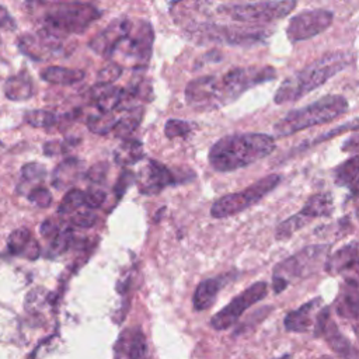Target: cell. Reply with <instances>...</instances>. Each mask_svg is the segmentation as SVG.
Listing matches in <instances>:
<instances>
[{"instance_id":"cell-39","label":"cell","mask_w":359,"mask_h":359,"mask_svg":"<svg viewBox=\"0 0 359 359\" xmlns=\"http://www.w3.org/2000/svg\"><path fill=\"white\" fill-rule=\"evenodd\" d=\"M105 192L101 189H90L86 192V206L87 209H97L101 208L105 201Z\"/></svg>"},{"instance_id":"cell-19","label":"cell","mask_w":359,"mask_h":359,"mask_svg":"<svg viewBox=\"0 0 359 359\" xmlns=\"http://www.w3.org/2000/svg\"><path fill=\"white\" fill-rule=\"evenodd\" d=\"M91 100L100 112L112 114L115 109H122L123 88L97 83L91 90Z\"/></svg>"},{"instance_id":"cell-44","label":"cell","mask_w":359,"mask_h":359,"mask_svg":"<svg viewBox=\"0 0 359 359\" xmlns=\"http://www.w3.org/2000/svg\"><path fill=\"white\" fill-rule=\"evenodd\" d=\"M290 355H285V356H280V358H276V359H289Z\"/></svg>"},{"instance_id":"cell-42","label":"cell","mask_w":359,"mask_h":359,"mask_svg":"<svg viewBox=\"0 0 359 359\" xmlns=\"http://www.w3.org/2000/svg\"><path fill=\"white\" fill-rule=\"evenodd\" d=\"M59 231H60V230L57 229V226H56L55 223H52L50 220L43 222L42 226H41V234H42L45 238H50L52 241L57 237Z\"/></svg>"},{"instance_id":"cell-37","label":"cell","mask_w":359,"mask_h":359,"mask_svg":"<svg viewBox=\"0 0 359 359\" xmlns=\"http://www.w3.org/2000/svg\"><path fill=\"white\" fill-rule=\"evenodd\" d=\"M97 222V216L95 213H93L90 209L84 210V212H76L72 217H70V223L73 226H77V227H93Z\"/></svg>"},{"instance_id":"cell-32","label":"cell","mask_w":359,"mask_h":359,"mask_svg":"<svg viewBox=\"0 0 359 359\" xmlns=\"http://www.w3.org/2000/svg\"><path fill=\"white\" fill-rule=\"evenodd\" d=\"M24 121L34 128H50L56 123L57 118L53 112L43 109H32L24 114Z\"/></svg>"},{"instance_id":"cell-13","label":"cell","mask_w":359,"mask_h":359,"mask_svg":"<svg viewBox=\"0 0 359 359\" xmlns=\"http://www.w3.org/2000/svg\"><path fill=\"white\" fill-rule=\"evenodd\" d=\"M334 14L325 8L304 10L289 20L286 36L292 43L310 39L324 32L332 22Z\"/></svg>"},{"instance_id":"cell-22","label":"cell","mask_w":359,"mask_h":359,"mask_svg":"<svg viewBox=\"0 0 359 359\" xmlns=\"http://www.w3.org/2000/svg\"><path fill=\"white\" fill-rule=\"evenodd\" d=\"M84 171V163L79 158H66L52 172V185L55 188H66L76 182Z\"/></svg>"},{"instance_id":"cell-23","label":"cell","mask_w":359,"mask_h":359,"mask_svg":"<svg viewBox=\"0 0 359 359\" xmlns=\"http://www.w3.org/2000/svg\"><path fill=\"white\" fill-rule=\"evenodd\" d=\"M34 93V83L31 77L24 72L8 77L4 83V94L11 101H25L31 98Z\"/></svg>"},{"instance_id":"cell-5","label":"cell","mask_w":359,"mask_h":359,"mask_svg":"<svg viewBox=\"0 0 359 359\" xmlns=\"http://www.w3.org/2000/svg\"><path fill=\"white\" fill-rule=\"evenodd\" d=\"M349 109L348 100L339 94H328L317 101L289 111L273 125V132L279 137L294 135L316 125H323L342 116Z\"/></svg>"},{"instance_id":"cell-8","label":"cell","mask_w":359,"mask_h":359,"mask_svg":"<svg viewBox=\"0 0 359 359\" xmlns=\"http://www.w3.org/2000/svg\"><path fill=\"white\" fill-rule=\"evenodd\" d=\"M280 180L282 177L279 174H269L252 182L240 192L223 195L222 198L213 202L210 208V215L215 219H223L238 215L243 210L262 201L269 192H272L279 185Z\"/></svg>"},{"instance_id":"cell-29","label":"cell","mask_w":359,"mask_h":359,"mask_svg":"<svg viewBox=\"0 0 359 359\" xmlns=\"http://www.w3.org/2000/svg\"><path fill=\"white\" fill-rule=\"evenodd\" d=\"M83 205H86V192L80 189H70L62 199L57 213L62 216L74 215Z\"/></svg>"},{"instance_id":"cell-18","label":"cell","mask_w":359,"mask_h":359,"mask_svg":"<svg viewBox=\"0 0 359 359\" xmlns=\"http://www.w3.org/2000/svg\"><path fill=\"white\" fill-rule=\"evenodd\" d=\"M323 299L321 297H314L309 300L307 303L302 304L299 309L289 311L285 317V328L290 332H306L309 331L313 324L316 323V316L314 313L318 310L321 306Z\"/></svg>"},{"instance_id":"cell-30","label":"cell","mask_w":359,"mask_h":359,"mask_svg":"<svg viewBox=\"0 0 359 359\" xmlns=\"http://www.w3.org/2000/svg\"><path fill=\"white\" fill-rule=\"evenodd\" d=\"M116 119L112 114H102L98 112L95 115H91L87 121V126L93 133L98 135H107L108 132L114 130L116 126Z\"/></svg>"},{"instance_id":"cell-1","label":"cell","mask_w":359,"mask_h":359,"mask_svg":"<svg viewBox=\"0 0 359 359\" xmlns=\"http://www.w3.org/2000/svg\"><path fill=\"white\" fill-rule=\"evenodd\" d=\"M275 77L276 70L272 66L234 67L220 76L210 74L189 81L185 87V100L196 111H213L236 101L247 90L275 80Z\"/></svg>"},{"instance_id":"cell-14","label":"cell","mask_w":359,"mask_h":359,"mask_svg":"<svg viewBox=\"0 0 359 359\" xmlns=\"http://www.w3.org/2000/svg\"><path fill=\"white\" fill-rule=\"evenodd\" d=\"M331 275H344L348 286L359 287V241L348 243L346 245L331 254L324 265Z\"/></svg>"},{"instance_id":"cell-6","label":"cell","mask_w":359,"mask_h":359,"mask_svg":"<svg viewBox=\"0 0 359 359\" xmlns=\"http://www.w3.org/2000/svg\"><path fill=\"white\" fill-rule=\"evenodd\" d=\"M330 245H307L283 261L278 262L272 273V289L278 294L283 292L293 280H300L316 273L328 259Z\"/></svg>"},{"instance_id":"cell-34","label":"cell","mask_w":359,"mask_h":359,"mask_svg":"<svg viewBox=\"0 0 359 359\" xmlns=\"http://www.w3.org/2000/svg\"><path fill=\"white\" fill-rule=\"evenodd\" d=\"M21 174H22L24 181L38 182V181H42L45 178L46 170H45V165H42L39 163H28L22 167Z\"/></svg>"},{"instance_id":"cell-12","label":"cell","mask_w":359,"mask_h":359,"mask_svg":"<svg viewBox=\"0 0 359 359\" xmlns=\"http://www.w3.org/2000/svg\"><path fill=\"white\" fill-rule=\"evenodd\" d=\"M268 294V283L266 282H255L247 289H244L240 294H237L229 304H226L222 310H219L212 318L210 325L217 330L223 331L234 325L243 313L254 306L255 303L265 299Z\"/></svg>"},{"instance_id":"cell-43","label":"cell","mask_w":359,"mask_h":359,"mask_svg":"<svg viewBox=\"0 0 359 359\" xmlns=\"http://www.w3.org/2000/svg\"><path fill=\"white\" fill-rule=\"evenodd\" d=\"M132 180H133V174L128 172V171H123L118 184H116V187H115V192L118 194V191H119V196H121L125 192V189L128 188V185H130Z\"/></svg>"},{"instance_id":"cell-15","label":"cell","mask_w":359,"mask_h":359,"mask_svg":"<svg viewBox=\"0 0 359 359\" xmlns=\"http://www.w3.org/2000/svg\"><path fill=\"white\" fill-rule=\"evenodd\" d=\"M18 48L34 60H48L63 52L60 36L42 29L36 34H24L18 39Z\"/></svg>"},{"instance_id":"cell-21","label":"cell","mask_w":359,"mask_h":359,"mask_svg":"<svg viewBox=\"0 0 359 359\" xmlns=\"http://www.w3.org/2000/svg\"><path fill=\"white\" fill-rule=\"evenodd\" d=\"M227 279H229L227 275H222V276L209 278V279L202 280L194 292V297H192L194 309L196 311H203V310L212 307L220 289L226 285Z\"/></svg>"},{"instance_id":"cell-25","label":"cell","mask_w":359,"mask_h":359,"mask_svg":"<svg viewBox=\"0 0 359 359\" xmlns=\"http://www.w3.org/2000/svg\"><path fill=\"white\" fill-rule=\"evenodd\" d=\"M335 310L341 317L358 320L359 318V290L352 286L342 287L335 300Z\"/></svg>"},{"instance_id":"cell-11","label":"cell","mask_w":359,"mask_h":359,"mask_svg":"<svg viewBox=\"0 0 359 359\" xmlns=\"http://www.w3.org/2000/svg\"><path fill=\"white\" fill-rule=\"evenodd\" d=\"M334 210V198L330 192L313 194L303 208L293 216L280 222L275 230V238L283 241L290 238L296 231L307 226L313 219L331 216Z\"/></svg>"},{"instance_id":"cell-41","label":"cell","mask_w":359,"mask_h":359,"mask_svg":"<svg viewBox=\"0 0 359 359\" xmlns=\"http://www.w3.org/2000/svg\"><path fill=\"white\" fill-rule=\"evenodd\" d=\"M0 29H6V31L15 29V21L1 4H0Z\"/></svg>"},{"instance_id":"cell-31","label":"cell","mask_w":359,"mask_h":359,"mask_svg":"<svg viewBox=\"0 0 359 359\" xmlns=\"http://www.w3.org/2000/svg\"><path fill=\"white\" fill-rule=\"evenodd\" d=\"M352 130H359V116L353 118V119H351V121H348V122H345V123H342V125H339V126H337L334 129H330L328 132L321 133L320 136L306 142L304 146H309V147L317 146V144H320V143H323L325 140H330V139H332V137H335L338 135H342L344 132H352Z\"/></svg>"},{"instance_id":"cell-7","label":"cell","mask_w":359,"mask_h":359,"mask_svg":"<svg viewBox=\"0 0 359 359\" xmlns=\"http://www.w3.org/2000/svg\"><path fill=\"white\" fill-rule=\"evenodd\" d=\"M100 17L101 11L93 4L69 1L50 4L42 21L43 29L60 36L62 34H81Z\"/></svg>"},{"instance_id":"cell-35","label":"cell","mask_w":359,"mask_h":359,"mask_svg":"<svg viewBox=\"0 0 359 359\" xmlns=\"http://www.w3.org/2000/svg\"><path fill=\"white\" fill-rule=\"evenodd\" d=\"M27 196L34 205H36L39 208H48L52 202V195L45 187L32 188Z\"/></svg>"},{"instance_id":"cell-3","label":"cell","mask_w":359,"mask_h":359,"mask_svg":"<svg viewBox=\"0 0 359 359\" xmlns=\"http://www.w3.org/2000/svg\"><path fill=\"white\" fill-rule=\"evenodd\" d=\"M275 139L266 133H234L220 137L209 150L210 167L219 172L251 165L273 153Z\"/></svg>"},{"instance_id":"cell-16","label":"cell","mask_w":359,"mask_h":359,"mask_svg":"<svg viewBox=\"0 0 359 359\" xmlns=\"http://www.w3.org/2000/svg\"><path fill=\"white\" fill-rule=\"evenodd\" d=\"M136 181H137L140 194L156 195V194L161 192L164 188L174 185L175 175L164 164H161L156 160H149L140 168Z\"/></svg>"},{"instance_id":"cell-17","label":"cell","mask_w":359,"mask_h":359,"mask_svg":"<svg viewBox=\"0 0 359 359\" xmlns=\"http://www.w3.org/2000/svg\"><path fill=\"white\" fill-rule=\"evenodd\" d=\"M146 338L140 327H130L121 332L114 346V359H143Z\"/></svg>"},{"instance_id":"cell-40","label":"cell","mask_w":359,"mask_h":359,"mask_svg":"<svg viewBox=\"0 0 359 359\" xmlns=\"http://www.w3.org/2000/svg\"><path fill=\"white\" fill-rule=\"evenodd\" d=\"M107 172H108V164L100 163V164H97V165H94L88 170L87 177L90 178L91 182H102Z\"/></svg>"},{"instance_id":"cell-26","label":"cell","mask_w":359,"mask_h":359,"mask_svg":"<svg viewBox=\"0 0 359 359\" xmlns=\"http://www.w3.org/2000/svg\"><path fill=\"white\" fill-rule=\"evenodd\" d=\"M143 147L139 140L135 139H125L114 151V157L116 164L122 167H128L136 164L143 158Z\"/></svg>"},{"instance_id":"cell-33","label":"cell","mask_w":359,"mask_h":359,"mask_svg":"<svg viewBox=\"0 0 359 359\" xmlns=\"http://www.w3.org/2000/svg\"><path fill=\"white\" fill-rule=\"evenodd\" d=\"M191 132V126L188 122L181 119H168L164 126V133L167 137H184Z\"/></svg>"},{"instance_id":"cell-9","label":"cell","mask_w":359,"mask_h":359,"mask_svg":"<svg viewBox=\"0 0 359 359\" xmlns=\"http://www.w3.org/2000/svg\"><path fill=\"white\" fill-rule=\"evenodd\" d=\"M297 3L285 1H258V3H229L219 4L216 14L240 22H271L290 14Z\"/></svg>"},{"instance_id":"cell-10","label":"cell","mask_w":359,"mask_h":359,"mask_svg":"<svg viewBox=\"0 0 359 359\" xmlns=\"http://www.w3.org/2000/svg\"><path fill=\"white\" fill-rule=\"evenodd\" d=\"M188 32L196 41H208V42H226L229 45H240L250 46L255 43L265 42V39L271 35L266 29H250L240 27H226L210 22L194 24Z\"/></svg>"},{"instance_id":"cell-24","label":"cell","mask_w":359,"mask_h":359,"mask_svg":"<svg viewBox=\"0 0 359 359\" xmlns=\"http://www.w3.org/2000/svg\"><path fill=\"white\" fill-rule=\"evenodd\" d=\"M41 77L50 84L72 86L84 79V72L81 69L49 66L41 72Z\"/></svg>"},{"instance_id":"cell-28","label":"cell","mask_w":359,"mask_h":359,"mask_svg":"<svg viewBox=\"0 0 359 359\" xmlns=\"http://www.w3.org/2000/svg\"><path fill=\"white\" fill-rule=\"evenodd\" d=\"M142 115H143V109L140 107H135L129 109L121 119H118L116 126L114 129L115 135L119 137L129 136L139 126L142 121Z\"/></svg>"},{"instance_id":"cell-20","label":"cell","mask_w":359,"mask_h":359,"mask_svg":"<svg viewBox=\"0 0 359 359\" xmlns=\"http://www.w3.org/2000/svg\"><path fill=\"white\" fill-rule=\"evenodd\" d=\"M7 247L11 254L27 259H36L41 252L38 241L25 227H20L11 231L7 238Z\"/></svg>"},{"instance_id":"cell-36","label":"cell","mask_w":359,"mask_h":359,"mask_svg":"<svg viewBox=\"0 0 359 359\" xmlns=\"http://www.w3.org/2000/svg\"><path fill=\"white\" fill-rule=\"evenodd\" d=\"M121 74H122V67L118 66L116 63L109 62L107 66H104L98 72V83L112 84V81H115Z\"/></svg>"},{"instance_id":"cell-2","label":"cell","mask_w":359,"mask_h":359,"mask_svg":"<svg viewBox=\"0 0 359 359\" xmlns=\"http://www.w3.org/2000/svg\"><path fill=\"white\" fill-rule=\"evenodd\" d=\"M153 27L146 20L118 18L95 35L88 46L123 69H146L153 50Z\"/></svg>"},{"instance_id":"cell-38","label":"cell","mask_w":359,"mask_h":359,"mask_svg":"<svg viewBox=\"0 0 359 359\" xmlns=\"http://www.w3.org/2000/svg\"><path fill=\"white\" fill-rule=\"evenodd\" d=\"M74 143L72 142H62V140H52L46 142L43 146V151L48 156H56V154H63L66 153L70 147H73Z\"/></svg>"},{"instance_id":"cell-4","label":"cell","mask_w":359,"mask_h":359,"mask_svg":"<svg viewBox=\"0 0 359 359\" xmlns=\"http://www.w3.org/2000/svg\"><path fill=\"white\" fill-rule=\"evenodd\" d=\"M353 60V55L348 50H337L321 56L306 67L286 77L278 87L273 101L275 104H286L297 101L313 90L323 86L332 76L346 69Z\"/></svg>"},{"instance_id":"cell-27","label":"cell","mask_w":359,"mask_h":359,"mask_svg":"<svg viewBox=\"0 0 359 359\" xmlns=\"http://www.w3.org/2000/svg\"><path fill=\"white\" fill-rule=\"evenodd\" d=\"M335 184L353 189L359 185V156H355L335 168Z\"/></svg>"}]
</instances>
